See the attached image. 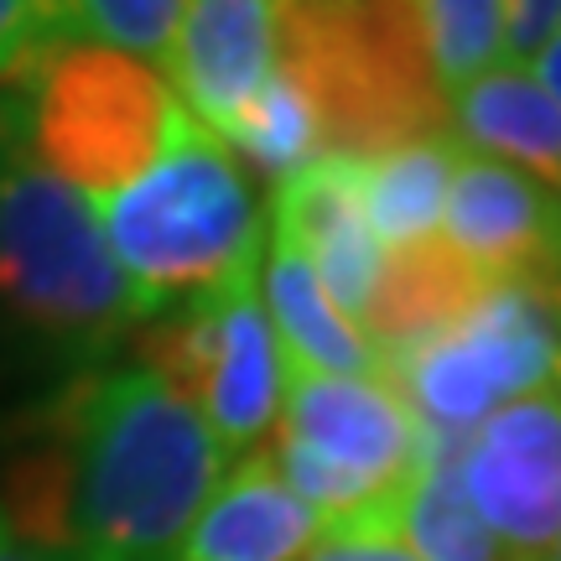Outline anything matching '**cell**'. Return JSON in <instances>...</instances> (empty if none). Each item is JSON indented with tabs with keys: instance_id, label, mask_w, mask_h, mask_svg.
<instances>
[{
	"instance_id": "obj_6",
	"label": "cell",
	"mask_w": 561,
	"mask_h": 561,
	"mask_svg": "<svg viewBox=\"0 0 561 561\" xmlns=\"http://www.w3.org/2000/svg\"><path fill=\"white\" fill-rule=\"evenodd\" d=\"M140 369L208 426L224 458L255 453L280 405V343L265 318L261 276L157 318L140 339Z\"/></svg>"
},
{
	"instance_id": "obj_18",
	"label": "cell",
	"mask_w": 561,
	"mask_h": 561,
	"mask_svg": "<svg viewBox=\"0 0 561 561\" xmlns=\"http://www.w3.org/2000/svg\"><path fill=\"white\" fill-rule=\"evenodd\" d=\"M42 47L94 42L167 68L187 0H26Z\"/></svg>"
},
{
	"instance_id": "obj_10",
	"label": "cell",
	"mask_w": 561,
	"mask_h": 561,
	"mask_svg": "<svg viewBox=\"0 0 561 561\" xmlns=\"http://www.w3.org/2000/svg\"><path fill=\"white\" fill-rule=\"evenodd\" d=\"M167 68L182 110L229 140L276 73V0H187Z\"/></svg>"
},
{
	"instance_id": "obj_24",
	"label": "cell",
	"mask_w": 561,
	"mask_h": 561,
	"mask_svg": "<svg viewBox=\"0 0 561 561\" xmlns=\"http://www.w3.org/2000/svg\"><path fill=\"white\" fill-rule=\"evenodd\" d=\"M0 561H53V557L32 551V546H26V541L16 536V530L5 525V515H0Z\"/></svg>"
},
{
	"instance_id": "obj_1",
	"label": "cell",
	"mask_w": 561,
	"mask_h": 561,
	"mask_svg": "<svg viewBox=\"0 0 561 561\" xmlns=\"http://www.w3.org/2000/svg\"><path fill=\"white\" fill-rule=\"evenodd\" d=\"M219 442L140 364H89L21 421L0 515L53 561H178Z\"/></svg>"
},
{
	"instance_id": "obj_22",
	"label": "cell",
	"mask_w": 561,
	"mask_h": 561,
	"mask_svg": "<svg viewBox=\"0 0 561 561\" xmlns=\"http://www.w3.org/2000/svg\"><path fill=\"white\" fill-rule=\"evenodd\" d=\"M561 0H504V62H530L561 37Z\"/></svg>"
},
{
	"instance_id": "obj_9",
	"label": "cell",
	"mask_w": 561,
	"mask_h": 561,
	"mask_svg": "<svg viewBox=\"0 0 561 561\" xmlns=\"http://www.w3.org/2000/svg\"><path fill=\"white\" fill-rule=\"evenodd\" d=\"M442 224V240L489 286L557 271V193L510 161L458 151Z\"/></svg>"
},
{
	"instance_id": "obj_16",
	"label": "cell",
	"mask_w": 561,
	"mask_h": 561,
	"mask_svg": "<svg viewBox=\"0 0 561 561\" xmlns=\"http://www.w3.org/2000/svg\"><path fill=\"white\" fill-rule=\"evenodd\" d=\"M462 447L468 437L421 426L416 468L396 500V536L416 551V561H515L462 494Z\"/></svg>"
},
{
	"instance_id": "obj_21",
	"label": "cell",
	"mask_w": 561,
	"mask_h": 561,
	"mask_svg": "<svg viewBox=\"0 0 561 561\" xmlns=\"http://www.w3.org/2000/svg\"><path fill=\"white\" fill-rule=\"evenodd\" d=\"M301 561H416V551L396 536V500L375 504L364 515L318 525V541Z\"/></svg>"
},
{
	"instance_id": "obj_17",
	"label": "cell",
	"mask_w": 561,
	"mask_h": 561,
	"mask_svg": "<svg viewBox=\"0 0 561 561\" xmlns=\"http://www.w3.org/2000/svg\"><path fill=\"white\" fill-rule=\"evenodd\" d=\"M458 151L462 146L442 130V136L401 140V146H390L380 157L359 161V203L380 250L437 234L442 198H447Z\"/></svg>"
},
{
	"instance_id": "obj_12",
	"label": "cell",
	"mask_w": 561,
	"mask_h": 561,
	"mask_svg": "<svg viewBox=\"0 0 561 561\" xmlns=\"http://www.w3.org/2000/svg\"><path fill=\"white\" fill-rule=\"evenodd\" d=\"M312 541L318 515L280 483L261 447L219 473L182 536L178 561H301Z\"/></svg>"
},
{
	"instance_id": "obj_5",
	"label": "cell",
	"mask_w": 561,
	"mask_h": 561,
	"mask_svg": "<svg viewBox=\"0 0 561 561\" xmlns=\"http://www.w3.org/2000/svg\"><path fill=\"white\" fill-rule=\"evenodd\" d=\"M21 83V136L32 157L89 203L140 178L182 121V100L161 68L94 42L47 47Z\"/></svg>"
},
{
	"instance_id": "obj_19",
	"label": "cell",
	"mask_w": 561,
	"mask_h": 561,
	"mask_svg": "<svg viewBox=\"0 0 561 561\" xmlns=\"http://www.w3.org/2000/svg\"><path fill=\"white\" fill-rule=\"evenodd\" d=\"M442 94L504 62V0H401Z\"/></svg>"
},
{
	"instance_id": "obj_7",
	"label": "cell",
	"mask_w": 561,
	"mask_h": 561,
	"mask_svg": "<svg viewBox=\"0 0 561 561\" xmlns=\"http://www.w3.org/2000/svg\"><path fill=\"white\" fill-rule=\"evenodd\" d=\"M462 494L515 561H557L561 541V405L557 390L504 401L468 437Z\"/></svg>"
},
{
	"instance_id": "obj_8",
	"label": "cell",
	"mask_w": 561,
	"mask_h": 561,
	"mask_svg": "<svg viewBox=\"0 0 561 561\" xmlns=\"http://www.w3.org/2000/svg\"><path fill=\"white\" fill-rule=\"evenodd\" d=\"M280 432L380 494H401L421 447V421L390 380H339L280 359Z\"/></svg>"
},
{
	"instance_id": "obj_23",
	"label": "cell",
	"mask_w": 561,
	"mask_h": 561,
	"mask_svg": "<svg viewBox=\"0 0 561 561\" xmlns=\"http://www.w3.org/2000/svg\"><path fill=\"white\" fill-rule=\"evenodd\" d=\"M42 53L47 47L37 42L26 0H0V83H21L37 68Z\"/></svg>"
},
{
	"instance_id": "obj_3",
	"label": "cell",
	"mask_w": 561,
	"mask_h": 561,
	"mask_svg": "<svg viewBox=\"0 0 561 561\" xmlns=\"http://www.w3.org/2000/svg\"><path fill=\"white\" fill-rule=\"evenodd\" d=\"M276 73L318 125L322 157H380L447 130V94L401 0H276Z\"/></svg>"
},
{
	"instance_id": "obj_14",
	"label": "cell",
	"mask_w": 561,
	"mask_h": 561,
	"mask_svg": "<svg viewBox=\"0 0 561 561\" xmlns=\"http://www.w3.org/2000/svg\"><path fill=\"white\" fill-rule=\"evenodd\" d=\"M261 280L265 318H271V333L280 343V359L301 364L312 375H339V380H385L380 348L364 339V328H354L333 307L307 255L276 229H271V255H265Z\"/></svg>"
},
{
	"instance_id": "obj_4",
	"label": "cell",
	"mask_w": 561,
	"mask_h": 561,
	"mask_svg": "<svg viewBox=\"0 0 561 561\" xmlns=\"http://www.w3.org/2000/svg\"><path fill=\"white\" fill-rule=\"evenodd\" d=\"M0 312L68 348H104L136 318L94 203L32 157L21 104L0 125Z\"/></svg>"
},
{
	"instance_id": "obj_25",
	"label": "cell",
	"mask_w": 561,
	"mask_h": 561,
	"mask_svg": "<svg viewBox=\"0 0 561 561\" xmlns=\"http://www.w3.org/2000/svg\"><path fill=\"white\" fill-rule=\"evenodd\" d=\"M5 121H11V104H0V125H5Z\"/></svg>"
},
{
	"instance_id": "obj_15",
	"label": "cell",
	"mask_w": 561,
	"mask_h": 561,
	"mask_svg": "<svg viewBox=\"0 0 561 561\" xmlns=\"http://www.w3.org/2000/svg\"><path fill=\"white\" fill-rule=\"evenodd\" d=\"M447 121L458 125V146L479 157L510 161L557 193L561 178V110L546 100L525 62H500L483 79L447 94Z\"/></svg>"
},
{
	"instance_id": "obj_2",
	"label": "cell",
	"mask_w": 561,
	"mask_h": 561,
	"mask_svg": "<svg viewBox=\"0 0 561 561\" xmlns=\"http://www.w3.org/2000/svg\"><path fill=\"white\" fill-rule=\"evenodd\" d=\"M136 318H161L261 276V208L244 161L187 110L146 172L94 203Z\"/></svg>"
},
{
	"instance_id": "obj_20",
	"label": "cell",
	"mask_w": 561,
	"mask_h": 561,
	"mask_svg": "<svg viewBox=\"0 0 561 561\" xmlns=\"http://www.w3.org/2000/svg\"><path fill=\"white\" fill-rule=\"evenodd\" d=\"M229 151L244 157L250 167H261L271 182L297 178L301 167H312L322 157L318 125H312L307 104L297 100V89L280 73H271V83L255 94V104L240 115V125L229 130Z\"/></svg>"
},
{
	"instance_id": "obj_13",
	"label": "cell",
	"mask_w": 561,
	"mask_h": 561,
	"mask_svg": "<svg viewBox=\"0 0 561 561\" xmlns=\"http://www.w3.org/2000/svg\"><path fill=\"white\" fill-rule=\"evenodd\" d=\"M483 291H489V280L442 234H426V240L396 244L380 255V276H375L359 328H369L364 339L385 359V354H401L411 343H426L447 328H458Z\"/></svg>"
},
{
	"instance_id": "obj_11",
	"label": "cell",
	"mask_w": 561,
	"mask_h": 561,
	"mask_svg": "<svg viewBox=\"0 0 561 561\" xmlns=\"http://www.w3.org/2000/svg\"><path fill=\"white\" fill-rule=\"evenodd\" d=\"M276 234H286L307 255L333 307L359 328L385 255L380 240L369 234V219H364L359 161L318 157L297 178L276 182Z\"/></svg>"
}]
</instances>
